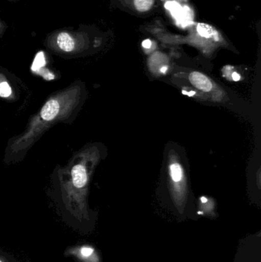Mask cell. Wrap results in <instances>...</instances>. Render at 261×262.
<instances>
[{
    "label": "cell",
    "mask_w": 261,
    "mask_h": 262,
    "mask_svg": "<svg viewBox=\"0 0 261 262\" xmlns=\"http://www.w3.org/2000/svg\"><path fill=\"white\" fill-rule=\"evenodd\" d=\"M234 262H261L260 230L239 241Z\"/></svg>",
    "instance_id": "cell-3"
},
{
    "label": "cell",
    "mask_w": 261,
    "mask_h": 262,
    "mask_svg": "<svg viewBox=\"0 0 261 262\" xmlns=\"http://www.w3.org/2000/svg\"><path fill=\"white\" fill-rule=\"evenodd\" d=\"M84 83L76 81L52 94L42 107L29 120L21 134L9 139L3 163L15 164L24 160L29 149L49 129L58 124H70L75 121L86 99Z\"/></svg>",
    "instance_id": "cell-2"
},
{
    "label": "cell",
    "mask_w": 261,
    "mask_h": 262,
    "mask_svg": "<svg viewBox=\"0 0 261 262\" xmlns=\"http://www.w3.org/2000/svg\"><path fill=\"white\" fill-rule=\"evenodd\" d=\"M64 256L75 262H102L101 252L93 245L79 243L66 248Z\"/></svg>",
    "instance_id": "cell-4"
},
{
    "label": "cell",
    "mask_w": 261,
    "mask_h": 262,
    "mask_svg": "<svg viewBox=\"0 0 261 262\" xmlns=\"http://www.w3.org/2000/svg\"><path fill=\"white\" fill-rule=\"evenodd\" d=\"M0 262H21L17 260L15 257L9 255L7 252L0 250Z\"/></svg>",
    "instance_id": "cell-9"
},
{
    "label": "cell",
    "mask_w": 261,
    "mask_h": 262,
    "mask_svg": "<svg viewBox=\"0 0 261 262\" xmlns=\"http://www.w3.org/2000/svg\"><path fill=\"white\" fill-rule=\"evenodd\" d=\"M98 155L93 147L75 152L67 164L56 166L48 192L61 221L83 235L94 232L98 212L88 204L89 184Z\"/></svg>",
    "instance_id": "cell-1"
},
{
    "label": "cell",
    "mask_w": 261,
    "mask_h": 262,
    "mask_svg": "<svg viewBox=\"0 0 261 262\" xmlns=\"http://www.w3.org/2000/svg\"><path fill=\"white\" fill-rule=\"evenodd\" d=\"M6 28H7V26H6V23L0 20V38H2L3 34L6 32Z\"/></svg>",
    "instance_id": "cell-10"
},
{
    "label": "cell",
    "mask_w": 261,
    "mask_h": 262,
    "mask_svg": "<svg viewBox=\"0 0 261 262\" xmlns=\"http://www.w3.org/2000/svg\"><path fill=\"white\" fill-rule=\"evenodd\" d=\"M197 31L199 35L205 38H209L212 35V29L208 25L199 24L197 27Z\"/></svg>",
    "instance_id": "cell-7"
},
{
    "label": "cell",
    "mask_w": 261,
    "mask_h": 262,
    "mask_svg": "<svg viewBox=\"0 0 261 262\" xmlns=\"http://www.w3.org/2000/svg\"><path fill=\"white\" fill-rule=\"evenodd\" d=\"M12 95V89L10 85L6 81L0 83V97L7 98Z\"/></svg>",
    "instance_id": "cell-8"
},
{
    "label": "cell",
    "mask_w": 261,
    "mask_h": 262,
    "mask_svg": "<svg viewBox=\"0 0 261 262\" xmlns=\"http://www.w3.org/2000/svg\"><path fill=\"white\" fill-rule=\"evenodd\" d=\"M143 46H144L145 49H150L152 46V41H150V39H146L145 41H144V42H143Z\"/></svg>",
    "instance_id": "cell-11"
},
{
    "label": "cell",
    "mask_w": 261,
    "mask_h": 262,
    "mask_svg": "<svg viewBox=\"0 0 261 262\" xmlns=\"http://www.w3.org/2000/svg\"><path fill=\"white\" fill-rule=\"evenodd\" d=\"M167 69H168V68H167V66H164V67H162V69H160L161 73H165Z\"/></svg>",
    "instance_id": "cell-13"
},
{
    "label": "cell",
    "mask_w": 261,
    "mask_h": 262,
    "mask_svg": "<svg viewBox=\"0 0 261 262\" xmlns=\"http://www.w3.org/2000/svg\"><path fill=\"white\" fill-rule=\"evenodd\" d=\"M189 80L192 84L204 92H210L214 89L210 78L200 72H194L190 74Z\"/></svg>",
    "instance_id": "cell-5"
},
{
    "label": "cell",
    "mask_w": 261,
    "mask_h": 262,
    "mask_svg": "<svg viewBox=\"0 0 261 262\" xmlns=\"http://www.w3.org/2000/svg\"><path fill=\"white\" fill-rule=\"evenodd\" d=\"M20 1V0H8L9 3H16V2Z\"/></svg>",
    "instance_id": "cell-14"
},
{
    "label": "cell",
    "mask_w": 261,
    "mask_h": 262,
    "mask_svg": "<svg viewBox=\"0 0 261 262\" xmlns=\"http://www.w3.org/2000/svg\"><path fill=\"white\" fill-rule=\"evenodd\" d=\"M231 78H232L233 81H239V80L241 79V75H239L237 72H234V73L231 75Z\"/></svg>",
    "instance_id": "cell-12"
},
{
    "label": "cell",
    "mask_w": 261,
    "mask_h": 262,
    "mask_svg": "<svg viewBox=\"0 0 261 262\" xmlns=\"http://www.w3.org/2000/svg\"><path fill=\"white\" fill-rule=\"evenodd\" d=\"M155 0H134V5L139 12H147L150 10Z\"/></svg>",
    "instance_id": "cell-6"
}]
</instances>
